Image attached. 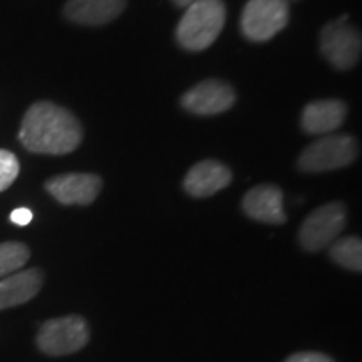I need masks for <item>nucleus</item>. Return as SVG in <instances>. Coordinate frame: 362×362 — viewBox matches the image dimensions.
I'll return each instance as SVG.
<instances>
[{
  "instance_id": "39448f33",
  "label": "nucleus",
  "mask_w": 362,
  "mask_h": 362,
  "mask_svg": "<svg viewBox=\"0 0 362 362\" xmlns=\"http://www.w3.org/2000/svg\"><path fill=\"white\" fill-rule=\"evenodd\" d=\"M291 19L287 0H248L242 12V33L253 42H265L285 29Z\"/></svg>"
},
{
  "instance_id": "a211bd4d",
  "label": "nucleus",
  "mask_w": 362,
  "mask_h": 362,
  "mask_svg": "<svg viewBox=\"0 0 362 362\" xmlns=\"http://www.w3.org/2000/svg\"><path fill=\"white\" fill-rule=\"evenodd\" d=\"M285 362H336L332 357L322 352H314V351H304V352H296L291 357H287Z\"/></svg>"
},
{
  "instance_id": "f257e3e1",
  "label": "nucleus",
  "mask_w": 362,
  "mask_h": 362,
  "mask_svg": "<svg viewBox=\"0 0 362 362\" xmlns=\"http://www.w3.org/2000/svg\"><path fill=\"white\" fill-rule=\"evenodd\" d=\"M19 139L27 151L61 156L79 148L83 126L66 107L51 101H39L27 110Z\"/></svg>"
},
{
  "instance_id": "f3484780",
  "label": "nucleus",
  "mask_w": 362,
  "mask_h": 362,
  "mask_svg": "<svg viewBox=\"0 0 362 362\" xmlns=\"http://www.w3.org/2000/svg\"><path fill=\"white\" fill-rule=\"evenodd\" d=\"M19 160L7 149H0V193L6 192L19 176Z\"/></svg>"
},
{
  "instance_id": "423d86ee",
  "label": "nucleus",
  "mask_w": 362,
  "mask_h": 362,
  "mask_svg": "<svg viewBox=\"0 0 362 362\" xmlns=\"http://www.w3.org/2000/svg\"><path fill=\"white\" fill-rule=\"evenodd\" d=\"M346 226V206L334 202L317 208L298 230V243L305 252H320L332 245Z\"/></svg>"
},
{
  "instance_id": "6e6552de",
  "label": "nucleus",
  "mask_w": 362,
  "mask_h": 362,
  "mask_svg": "<svg viewBox=\"0 0 362 362\" xmlns=\"http://www.w3.org/2000/svg\"><path fill=\"white\" fill-rule=\"evenodd\" d=\"M237 94L230 84L223 81L208 79L197 84L181 98L183 107L198 116H215L228 111L235 104Z\"/></svg>"
},
{
  "instance_id": "9d476101",
  "label": "nucleus",
  "mask_w": 362,
  "mask_h": 362,
  "mask_svg": "<svg viewBox=\"0 0 362 362\" xmlns=\"http://www.w3.org/2000/svg\"><path fill=\"white\" fill-rule=\"evenodd\" d=\"M243 211L248 218L262 223L282 225L287 220L284 210V193L274 185H259L243 197Z\"/></svg>"
},
{
  "instance_id": "f03ea898",
  "label": "nucleus",
  "mask_w": 362,
  "mask_h": 362,
  "mask_svg": "<svg viewBox=\"0 0 362 362\" xmlns=\"http://www.w3.org/2000/svg\"><path fill=\"white\" fill-rule=\"evenodd\" d=\"M225 19L223 0H194L176 27V39L187 51H205L218 39Z\"/></svg>"
},
{
  "instance_id": "ddd939ff",
  "label": "nucleus",
  "mask_w": 362,
  "mask_h": 362,
  "mask_svg": "<svg viewBox=\"0 0 362 362\" xmlns=\"http://www.w3.org/2000/svg\"><path fill=\"white\" fill-rule=\"evenodd\" d=\"M347 107L337 99L312 101L302 112V129L307 134L327 136L341 128L346 121Z\"/></svg>"
},
{
  "instance_id": "9b49d317",
  "label": "nucleus",
  "mask_w": 362,
  "mask_h": 362,
  "mask_svg": "<svg viewBox=\"0 0 362 362\" xmlns=\"http://www.w3.org/2000/svg\"><path fill=\"white\" fill-rule=\"evenodd\" d=\"M232 183V171L223 163L205 160L194 165L185 176L183 187L194 198H206Z\"/></svg>"
},
{
  "instance_id": "6ab92c4d",
  "label": "nucleus",
  "mask_w": 362,
  "mask_h": 362,
  "mask_svg": "<svg viewBox=\"0 0 362 362\" xmlns=\"http://www.w3.org/2000/svg\"><path fill=\"white\" fill-rule=\"evenodd\" d=\"M34 215L29 208H16V210L11 214V221L12 223L19 225V226H25L33 221Z\"/></svg>"
},
{
  "instance_id": "aec40b11",
  "label": "nucleus",
  "mask_w": 362,
  "mask_h": 362,
  "mask_svg": "<svg viewBox=\"0 0 362 362\" xmlns=\"http://www.w3.org/2000/svg\"><path fill=\"white\" fill-rule=\"evenodd\" d=\"M171 2L175 4L176 7H181V8H187L188 6H192L194 0H171Z\"/></svg>"
},
{
  "instance_id": "dca6fc26",
  "label": "nucleus",
  "mask_w": 362,
  "mask_h": 362,
  "mask_svg": "<svg viewBox=\"0 0 362 362\" xmlns=\"http://www.w3.org/2000/svg\"><path fill=\"white\" fill-rule=\"evenodd\" d=\"M30 259V250L22 242L0 243V279L19 272Z\"/></svg>"
},
{
  "instance_id": "4468645a",
  "label": "nucleus",
  "mask_w": 362,
  "mask_h": 362,
  "mask_svg": "<svg viewBox=\"0 0 362 362\" xmlns=\"http://www.w3.org/2000/svg\"><path fill=\"white\" fill-rule=\"evenodd\" d=\"M124 7L126 0H69L64 17L81 25H106L119 17Z\"/></svg>"
},
{
  "instance_id": "f8f14e48",
  "label": "nucleus",
  "mask_w": 362,
  "mask_h": 362,
  "mask_svg": "<svg viewBox=\"0 0 362 362\" xmlns=\"http://www.w3.org/2000/svg\"><path fill=\"white\" fill-rule=\"evenodd\" d=\"M44 274L40 269L19 270L0 279V310L12 309L33 300L42 288Z\"/></svg>"
},
{
  "instance_id": "2eb2a0df",
  "label": "nucleus",
  "mask_w": 362,
  "mask_h": 362,
  "mask_svg": "<svg viewBox=\"0 0 362 362\" xmlns=\"http://www.w3.org/2000/svg\"><path fill=\"white\" fill-rule=\"evenodd\" d=\"M330 259L352 272L362 270V242L359 237L339 238L330 247Z\"/></svg>"
},
{
  "instance_id": "7ed1b4c3",
  "label": "nucleus",
  "mask_w": 362,
  "mask_h": 362,
  "mask_svg": "<svg viewBox=\"0 0 362 362\" xmlns=\"http://www.w3.org/2000/svg\"><path fill=\"white\" fill-rule=\"evenodd\" d=\"M89 339V325L84 317L64 315L45 320L39 327L35 344L44 354L61 357L84 349Z\"/></svg>"
},
{
  "instance_id": "20e7f679",
  "label": "nucleus",
  "mask_w": 362,
  "mask_h": 362,
  "mask_svg": "<svg viewBox=\"0 0 362 362\" xmlns=\"http://www.w3.org/2000/svg\"><path fill=\"white\" fill-rule=\"evenodd\" d=\"M357 158V143L349 134H327L307 146L298 156V168L305 173H324L344 168Z\"/></svg>"
},
{
  "instance_id": "412c9836",
  "label": "nucleus",
  "mask_w": 362,
  "mask_h": 362,
  "mask_svg": "<svg viewBox=\"0 0 362 362\" xmlns=\"http://www.w3.org/2000/svg\"><path fill=\"white\" fill-rule=\"evenodd\" d=\"M287 2H288V0H287Z\"/></svg>"
},
{
  "instance_id": "1a4fd4ad",
  "label": "nucleus",
  "mask_w": 362,
  "mask_h": 362,
  "mask_svg": "<svg viewBox=\"0 0 362 362\" xmlns=\"http://www.w3.org/2000/svg\"><path fill=\"white\" fill-rule=\"evenodd\" d=\"M101 188L103 180L93 173L59 175L45 183V189L62 205H89Z\"/></svg>"
},
{
  "instance_id": "0eeeda50",
  "label": "nucleus",
  "mask_w": 362,
  "mask_h": 362,
  "mask_svg": "<svg viewBox=\"0 0 362 362\" xmlns=\"http://www.w3.org/2000/svg\"><path fill=\"white\" fill-rule=\"evenodd\" d=\"M322 56L339 71L352 69L361 59V35L356 27L347 24V16L329 22L320 33Z\"/></svg>"
}]
</instances>
